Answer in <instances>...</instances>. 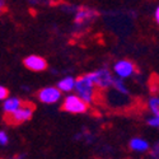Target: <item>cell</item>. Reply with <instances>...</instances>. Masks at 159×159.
Instances as JSON below:
<instances>
[{"label":"cell","mask_w":159,"mask_h":159,"mask_svg":"<svg viewBox=\"0 0 159 159\" xmlns=\"http://www.w3.org/2000/svg\"><path fill=\"white\" fill-rule=\"evenodd\" d=\"M94 83L92 80L90 74H85L75 80V90L76 96L80 98L85 104L90 103L94 98Z\"/></svg>","instance_id":"cell-1"},{"label":"cell","mask_w":159,"mask_h":159,"mask_svg":"<svg viewBox=\"0 0 159 159\" xmlns=\"http://www.w3.org/2000/svg\"><path fill=\"white\" fill-rule=\"evenodd\" d=\"M89 74H90V78H92V80H93L96 87L102 88V89L113 87L116 78H113V75L110 73V70L101 69L98 71H93V73H89Z\"/></svg>","instance_id":"cell-2"},{"label":"cell","mask_w":159,"mask_h":159,"mask_svg":"<svg viewBox=\"0 0 159 159\" xmlns=\"http://www.w3.org/2000/svg\"><path fill=\"white\" fill-rule=\"evenodd\" d=\"M32 115H33V107L32 106L31 104H22L16 112H13L11 115H8L5 117H7V121L9 124L18 125V124L28 121L32 117Z\"/></svg>","instance_id":"cell-3"},{"label":"cell","mask_w":159,"mask_h":159,"mask_svg":"<svg viewBox=\"0 0 159 159\" xmlns=\"http://www.w3.org/2000/svg\"><path fill=\"white\" fill-rule=\"evenodd\" d=\"M62 108L70 113H84L87 111V104L75 94H70L64 99Z\"/></svg>","instance_id":"cell-4"},{"label":"cell","mask_w":159,"mask_h":159,"mask_svg":"<svg viewBox=\"0 0 159 159\" xmlns=\"http://www.w3.org/2000/svg\"><path fill=\"white\" fill-rule=\"evenodd\" d=\"M113 71L122 80V79H126L135 73V65L129 60H120L113 65Z\"/></svg>","instance_id":"cell-5"},{"label":"cell","mask_w":159,"mask_h":159,"mask_svg":"<svg viewBox=\"0 0 159 159\" xmlns=\"http://www.w3.org/2000/svg\"><path fill=\"white\" fill-rule=\"evenodd\" d=\"M37 96L41 102L51 104V103L57 102L61 98V92L56 87H47V88H42L38 92Z\"/></svg>","instance_id":"cell-6"},{"label":"cell","mask_w":159,"mask_h":159,"mask_svg":"<svg viewBox=\"0 0 159 159\" xmlns=\"http://www.w3.org/2000/svg\"><path fill=\"white\" fill-rule=\"evenodd\" d=\"M24 66L28 68L32 71H42L47 68V62L43 57L37 56V55H31L24 59Z\"/></svg>","instance_id":"cell-7"},{"label":"cell","mask_w":159,"mask_h":159,"mask_svg":"<svg viewBox=\"0 0 159 159\" xmlns=\"http://www.w3.org/2000/svg\"><path fill=\"white\" fill-rule=\"evenodd\" d=\"M96 16H97V13L89 8H79L75 14V23L78 25H82V24L87 23L88 20L93 19Z\"/></svg>","instance_id":"cell-8"},{"label":"cell","mask_w":159,"mask_h":159,"mask_svg":"<svg viewBox=\"0 0 159 159\" xmlns=\"http://www.w3.org/2000/svg\"><path fill=\"white\" fill-rule=\"evenodd\" d=\"M22 101L17 97H10V98H7L4 101V104H3V111L5 113V116L8 115H11L13 112H16L20 106H22Z\"/></svg>","instance_id":"cell-9"},{"label":"cell","mask_w":159,"mask_h":159,"mask_svg":"<svg viewBox=\"0 0 159 159\" xmlns=\"http://www.w3.org/2000/svg\"><path fill=\"white\" fill-rule=\"evenodd\" d=\"M130 148L135 152H147L149 149V144L148 141H145L141 138H134L130 140Z\"/></svg>","instance_id":"cell-10"},{"label":"cell","mask_w":159,"mask_h":159,"mask_svg":"<svg viewBox=\"0 0 159 159\" xmlns=\"http://www.w3.org/2000/svg\"><path fill=\"white\" fill-rule=\"evenodd\" d=\"M60 92H70L75 88V79L73 76H66L64 79L57 83V87H56Z\"/></svg>","instance_id":"cell-11"},{"label":"cell","mask_w":159,"mask_h":159,"mask_svg":"<svg viewBox=\"0 0 159 159\" xmlns=\"http://www.w3.org/2000/svg\"><path fill=\"white\" fill-rule=\"evenodd\" d=\"M149 108L153 112V116H158L159 115V99L153 97L149 99Z\"/></svg>","instance_id":"cell-12"},{"label":"cell","mask_w":159,"mask_h":159,"mask_svg":"<svg viewBox=\"0 0 159 159\" xmlns=\"http://www.w3.org/2000/svg\"><path fill=\"white\" fill-rule=\"evenodd\" d=\"M112 88H115L117 92H120V93H122V94L127 93V88H126V85L124 84V82L121 80V79H115V83H113Z\"/></svg>","instance_id":"cell-13"},{"label":"cell","mask_w":159,"mask_h":159,"mask_svg":"<svg viewBox=\"0 0 159 159\" xmlns=\"http://www.w3.org/2000/svg\"><path fill=\"white\" fill-rule=\"evenodd\" d=\"M148 125L152 127H157L159 129V115L158 116H152L148 120Z\"/></svg>","instance_id":"cell-14"},{"label":"cell","mask_w":159,"mask_h":159,"mask_svg":"<svg viewBox=\"0 0 159 159\" xmlns=\"http://www.w3.org/2000/svg\"><path fill=\"white\" fill-rule=\"evenodd\" d=\"M9 141V138H8V134L5 131H0V145H7Z\"/></svg>","instance_id":"cell-15"},{"label":"cell","mask_w":159,"mask_h":159,"mask_svg":"<svg viewBox=\"0 0 159 159\" xmlns=\"http://www.w3.org/2000/svg\"><path fill=\"white\" fill-rule=\"evenodd\" d=\"M8 94H9L8 89L5 87H3V85H0V101H2V99H7L8 98Z\"/></svg>","instance_id":"cell-16"},{"label":"cell","mask_w":159,"mask_h":159,"mask_svg":"<svg viewBox=\"0 0 159 159\" xmlns=\"http://www.w3.org/2000/svg\"><path fill=\"white\" fill-rule=\"evenodd\" d=\"M153 157L159 159V143L155 145V147H154V149H153Z\"/></svg>","instance_id":"cell-17"},{"label":"cell","mask_w":159,"mask_h":159,"mask_svg":"<svg viewBox=\"0 0 159 159\" xmlns=\"http://www.w3.org/2000/svg\"><path fill=\"white\" fill-rule=\"evenodd\" d=\"M155 22L159 24V5L157 7V10H155Z\"/></svg>","instance_id":"cell-18"},{"label":"cell","mask_w":159,"mask_h":159,"mask_svg":"<svg viewBox=\"0 0 159 159\" xmlns=\"http://www.w3.org/2000/svg\"><path fill=\"white\" fill-rule=\"evenodd\" d=\"M4 7H5V3H4V2H2V0H0V13H2V11L4 10Z\"/></svg>","instance_id":"cell-19"},{"label":"cell","mask_w":159,"mask_h":159,"mask_svg":"<svg viewBox=\"0 0 159 159\" xmlns=\"http://www.w3.org/2000/svg\"><path fill=\"white\" fill-rule=\"evenodd\" d=\"M13 159H24V155H17V157H14Z\"/></svg>","instance_id":"cell-20"},{"label":"cell","mask_w":159,"mask_h":159,"mask_svg":"<svg viewBox=\"0 0 159 159\" xmlns=\"http://www.w3.org/2000/svg\"><path fill=\"white\" fill-rule=\"evenodd\" d=\"M158 99H159V98H158Z\"/></svg>","instance_id":"cell-21"}]
</instances>
